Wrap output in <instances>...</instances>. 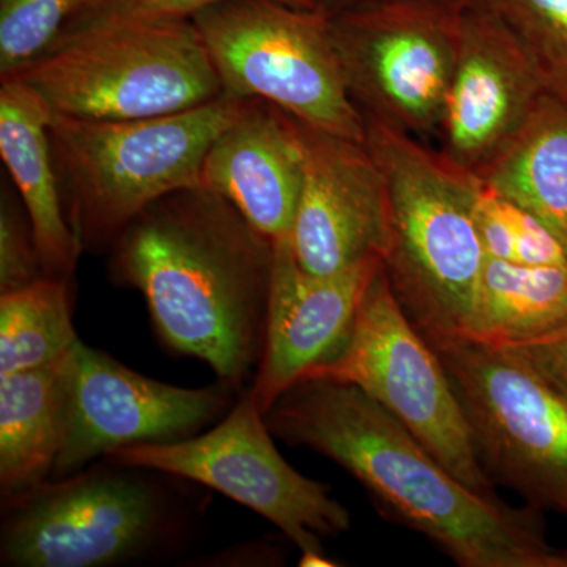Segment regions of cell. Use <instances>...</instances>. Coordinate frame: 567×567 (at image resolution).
<instances>
[{
	"instance_id": "1",
	"label": "cell",
	"mask_w": 567,
	"mask_h": 567,
	"mask_svg": "<svg viewBox=\"0 0 567 567\" xmlns=\"http://www.w3.org/2000/svg\"><path fill=\"white\" fill-rule=\"evenodd\" d=\"M275 439L342 466L395 524L462 567H567L540 511L511 507L458 481L382 405L352 383L301 379L265 413Z\"/></svg>"
},
{
	"instance_id": "2",
	"label": "cell",
	"mask_w": 567,
	"mask_h": 567,
	"mask_svg": "<svg viewBox=\"0 0 567 567\" xmlns=\"http://www.w3.org/2000/svg\"><path fill=\"white\" fill-rule=\"evenodd\" d=\"M107 274L144 297L167 349L240 390L262 357L275 246L203 186L162 197L112 241Z\"/></svg>"
},
{
	"instance_id": "3",
	"label": "cell",
	"mask_w": 567,
	"mask_h": 567,
	"mask_svg": "<svg viewBox=\"0 0 567 567\" xmlns=\"http://www.w3.org/2000/svg\"><path fill=\"white\" fill-rule=\"evenodd\" d=\"M365 147L385 181L391 289L431 346L465 339L487 254L475 221V178L436 162L385 123H365Z\"/></svg>"
},
{
	"instance_id": "4",
	"label": "cell",
	"mask_w": 567,
	"mask_h": 567,
	"mask_svg": "<svg viewBox=\"0 0 567 567\" xmlns=\"http://www.w3.org/2000/svg\"><path fill=\"white\" fill-rule=\"evenodd\" d=\"M251 102L223 95L194 110L137 121H87L51 112L63 205L82 251L106 252L148 205L200 186L213 141Z\"/></svg>"
},
{
	"instance_id": "5",
	"label": "cell",
	"mask_w": 567,
	"mask_h": 567,
	"mask_svg": "<svg viewBox=\"0 0 567 567\" xmlns=\"http://www.w3.org/2000/svg\"><path fill=\"white\" fill-rule=\"evenodd\" d=\"M9 78L52 114L87 121L162 117L226 95L192 20L84 25Z\"/></svg>"
},
{
	"instance_id": "6",
	"label": "cell",
	"mask_w": 567,
	"mask_h": 567,
	"mask_svg": "<svg viewBox=\"0 0 567 567\" xmlns=\"http://www.w3.org/2000/svg\"><path fill=\"white\" fill-rule=\"evenodd\" d=\"M189 20L226 95L274 104L319 132L365 144L368 125L322 11L229 0Z\"/></svg>"
},
{
	"instance_id": "7",
	"label": "cell",
	"mask_w": 567,
	"mask_h": 567,
	"mask_svg": "<svg viewBox=\"0 0 567 567\" xmlns=\"http://www.w3.org/2000/svg\"><path fill=\"white\" fill-rule=\"evenodd\" d=\"M152 473L102 458L3 499L0 565L110 567L147 557L177 524Z\"/></svg>"
},
{
	"instance_id": "8",
	"label": "cell",
	"mask_w": 567,
	"mask_h": 567,
	"mask_svg": "<svg viewBox=\"0 0 567 567\" xmlns=\"http://www.w3.org/2000/svg\"><path fill=\"white\" fill-rule=\"evenodd\" d=\"M103 458L210 487L271 522L300 550V566H338L320 537L349 532V509L327 484L287 464L249 390L207 432L122 447Z\"/></svg>"
},
{
	"instance_id": "9",
	"label": "cell",
	"mask_w": 567,
	"mask_h": 567,
	"mask_svg": "<svg viewBox=\"0 0 567 567\" xmlns=\"http://www.w3.org/2000/svg\"><path fill=\"white\" fill-rule=\"evenodd\" d=\"M432 347L491 480L514 488L540 513L567 517L566 395L503 347L472 339Z\"/></svg>"
},
{
	"instance_id": "10",
	"label": "cell",
	"mask_w": 567,
	"mask_h": 567,
	"mask_svg": "<svg viewBox=\"0 0 567 567\" xmlns=\"http://www.w3.org/2000/svg\"><path fill=\"white\" fill-rule=\"evenodd\" d=\"M311 377L360 388L466 487L495 496L445 365L399 305L383 265L344 347L303 379Z\"/></svg>"
},
{
	"instance_id": "11",
	"label": "cell",
	"mask_w": 567,
	"mask_h": 567,
	"mask_svg": "<svg viewBox=\"0 0 567 567\" xmlns=\"http://www.w3.org/2000/svg\"><path fill=\"white\" fill-rule=\"evenodd\" d=\"M69 425L51 477L87 468L114 451L200 434L233 409L234 388H181L137 374L78 341L66 358Z\"/></svg>"
},
{
	"instance_id": "12",
	"label": "cell",
	"mask_w": 567,
	"mask_h": 567,
	"mask_svg": "<svg viewBox=\"0 0 567 567\" xmlns=\"http://www.w3.org/2000/svg\"><path fill=\"white\" fill-rule=\"evenodd\" d=\"M330 24L353 99L413 125L445 118L457 59L454 0H371Z\"/></svg>"
},
{
	"instance_id": "13",
	"label": "cell",
	"mask_w": 567,
	"mask_h": 567,
	"mask_svg": "<svg viewBox=\"0 0 567 567\" xmlns=\"http://www.w3.org/2000/svg\"><path fill=\"white\" fill-rule=\"evenodd\" d=\"M303 185L290 241L303 270L334 275L391 248L385 181L365 144L297 121Z\"/></svg>"
},
{
	"instance_id": "14",
	"label": "cell",
	"mask_w": 567,
	"mask_h": 567,
	"mask_svg": "<svg viewBox=\"0 0 567 567\" xmlns=\"http://www.w3.org/2000/svg\"><path fill=\"white\" fill-rule=\"evenodd\" d=\"M262 357L248 388L265 416L298 380L328 363L344 347L379 257L334 275H312L295 257L290 235L274 241Z\"/></svg>"
},
{
	"instance_id": "15",
	"label": "cell",
	"mask_w": 567,
	"mask_h": 567,
	"mask_svg": "<svg viewBox=\"0 0 567 567\" xmlns=\"http://www.w3.org/2000/svg\"><path fill=\"white\" fill-rule=\"evenodd\" d=\"M457 59L445 121L462 158H477L507 142L527 121L535 91L520 41L483 0H454Z\"/></svg>"
},
{
	"instance_id": "16",
	"label": "cell",
	"mask_w": 567,
	"mask_h": 567,
	"mask_svg": "<svg viewBox=\"0 0 567 567\" xmlns=\"http://www.w3.org/2000/svg\"><path fill=\"white\" fill-rule=\"evenodd\" d=\"M301 185L297 123L259 100L213 141L200 171V186L233 204L271 241L292 233Z\"/></svg>"
},
{
	"instance_id": "17",
	"label": "cell",
	"mask_w": 567,
	"mask_h": 567,
	"mask_svg": "<svg viewBox=\"0 0 567 567\" xmlns=\"http://www.w3.org/2000/svg\"><path fill=\"white\" fill-rule=\"evenodd\" d=\"M0 82V158L28 213L44 276L71 282L84 251L66 219L50 107L17 78Z\"/></svg>"
},
{
	"instance_id": "18",
	"label": "cell",
	"mask_w": 567,
	"mask_h": 567,
	"mask_svg": "<svg viewBox=\"0 0 567 567\" xmlns=\"http://www.w3.org/2000/svg\"><path fill=\"white\" fill-rule=\"evenodd\" d=\"M69 354L52 364L0 375L2 502L52 475L69 425Z\"/></svg>"
},
{
	"instance_id": "19",
	"label": "cell",
	"mask_w": 567,
	"mask_h": 567,
	"mask_svg": "<svg viewBox=\"0 0 567 567\" xmlns=\"http://www.w3.org/2000/svg\"><path fill=\"white\" fill-rule=\"evenodd\" d=\"M567 322V268L487 257L465 339L494 347L533 341Z\"/></svg>"
},
{
	"instance_id": "20",
	"label": "cell",
	"mask_w": 567,
	"mask_h": 567,
	"mask_svg": "<svg viewBox=\"0 0 567 567\" xmlns=\"http://www.w3.org/2000/svg\"><path fill=\"white\" fill-rule=\"evenodd\" d=\"M496 193L533 213L567 249V114L529 112L484 178Z\"/></svg>"
},
{
	"instance_id": "21",
	"label": "cell",
	"mask_w": 567,
	"mask_h": 567,
	"mask_svg": "<svg viewBox=\"0 0 567 567\" xmlns=\"http://www.w3.org/2000/svg\"><path fill=\"white\" fill-rule=\"evenodd\" d=\"M78 341L70 281L43 278L0 293V375L61 361Z\"/></svg>"
},
{
	"instance_id": "22",
	"label": "cell",
	"mask_w": 567,
	"mask_h": 567,
	"mask_svg": "<svg viewBox=\"0 0 567 567\" xmlns=\"http://www.w3.org/2000/svg\"><path fill=\"white\" fill-rule=\"evenodd\" d=\"M100 0H0V80L52 50Z\"/></svg>"
},
{
	"instance_id": "23",
	"label": "cell",
	"mask_w": 567,
	"mask_h": 567,
	"mask_svg": "<svg viewBox=\"0 0 567 567\" xmlns=\"http://www.w3.org/2000/svg\"><path fill=\"white\" fill-rule=\"evenodd\" d=\"M47 278L28 213L10 192L0 204V293L24 289Z\"/></svg>"
},
{
	"instance_id": "24",
	"label": "cell",
	"mask_w": 567,
	"mask_h": 567,
	"mask_svg": "<svg viewBox=\"0 0 567 567\" xmlns=\"http://www.w3.org/2000/svg\"><path fill=\"white\" fill-rule=\"evenodd\" d=\"M221 2H229V0H100L84 17L74 21L65 33L104 21L189 20L194 13L205 7ZM271 2L284 3L293 9L322 11V0H271Z\"/></svg>"
},
{
	"instance_id": "25",
	"label": "cell",
	"mask_w": 567,
	"mask_h": 567,
	"mask_svg": "<svg viewBox=\"0 0 567 567\" xmlns=\"http://www.w3.org/2000/svg\"><path fill=\"white\" fill-rule=\"evenodd\" d=\"M503 349L509 350L525 361L567 398V322L533 341Z\"/></svg>"
},
{
	"instance_id": "26",
	"label": "cell",
	"mask_w": 567,
	"mask_h": 567,
	"mask_svg": "<svg viewBox=\"0 0 567 567\" xmlns=\"http://www.w3.org/2000/svg\"><path fill=\"white\" fill-rule=\"evenodd\" d=\"M368 2H371V0H322V13L331 18Z\"/></svg>"
}]
</instances>
